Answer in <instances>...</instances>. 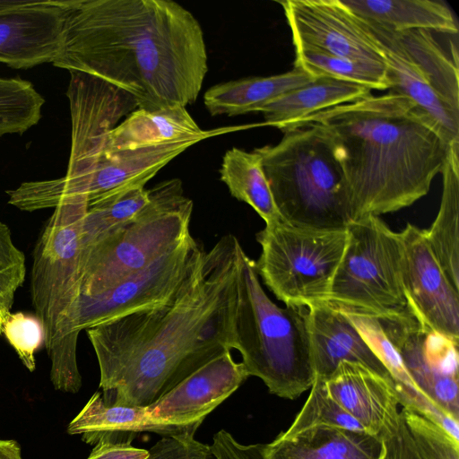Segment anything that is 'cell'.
Returning <instances> with one entry per match:
<instances>
[{"instance_id": "cell-1", "label": "cell", "mask_w": 459, "mask_h": 459, "mask_svg": "<svg viewBox=\"0 0 459 459\" xmlns=\"http://www.w3.org/2000/svg\"><path fill=\"white\" fill-rule=\"evenodd\" d=\"M239 245L223 236L200 251L168 302L86 330L106 404L148 407L231 351Z\"/></svg>"}, {"instance_id": "cell-2", "label": "cell", "mask_w": 459, "mask_h": 459, "mask_svg": "<svg viewBox=\"0 0 459 459\" xmlns=\"http://www.w3.org/2000/svg\"><path fill=\"white\" fill-rule=\"evenodd\" d=\"M53 65L100 78L146 110L194 103L208 71L199 22L170 0H72Z\"/></svg>"}, {"instance_id": "cell-3", "label": "cell", "mask_w": 459, "mask_h": 459, "mask_svg": "<svg viewBox=\"0 0 459 459\" xmlns=\"http://www.w3.org/2000/svg\"><path fill=\"white\" fill-rule=\"evenodd\" d=\"M306 122L320 124L329 135L346 181L351 221L396 212L425 196L449 149L414 103L390 91L320 111L290 127Z\"/></svg>"}, {"instance_id": "cell-4", "label": "cell", "mask_w": 459, "mask_h": 459, "mask_svg": "<svg viewBox=\"0 0 459 459\" xmlns=\"http://www.w3.org/2000/svg\"><path fill=\"white\" fill-rule=\"evenodd\" d=\"M84 195L69 196L55 208L33 252L30 298L45 331L50 380L56 390L76 394L82 386L74 315L81 296Z\"/></svg>"}, {"instance_id": "cell-5", "label": "cell", "mask_w": 459, "mask_h": 459, "mask_svg": "<svg viewBox=\"0 0 459 459\" xmlns=\"http://www.w3.org/2000/svg\"><path fill=\"white\" fill-rule=\"evenodd\" d=\"M308 315L305 306L281 307L269 299L255 261L239 245L230 348L272 394L294 400L315 381Z\"/></svg>"}, {"instance_id": "cell-6", "label": "cell", "mask_w": 459, "mask_h": 459, "mask_svg": "<svg viewBox=\"0 0 459 459\" xmlns=\"http://www.w3.org/2000/svg\"><path fill=\"white\" fill-rule=\"evenodd\" d=\"M255 151L281 219L294 226L342 230L351 222L346 181L326 130L306 122Z\"/></svg>"}, {"instance_id": "cell-7", "label": "cell", "mask_w": 459, "mask_h": 459, "mask_svg": "<svg viewBox=\"0 0 459 459\" xmlns=\"http://www.w3.org/2000/svg\"><path fill=\"white\" fill-rule=\"evenodd\" d=\"M148 191V203L129 223L82 247L81 296L109 290L175 249L191 234L193 201L185 195L181 180L167 179Z\"/></svg>"}, {"instance_id": "cell-8", "label": "cell", "mask_w": 459, "mask_h": 459, "mask_svg": "<svg viewBox=\"0 0 459 459\" xmlns=\"http://www.w3.org/2000/svg\"><path fill=\"white\" fill-rule=\"evenodd\" d=\"M362 22L384 56L389 91L414 103L448 146L459 143L458 55L450 56L431 31L395 32Z\"/></svg>"}, {"instance_id": "cell-9", "label": "cell", "mask_w": 459, "mask_h": 459, "mask_svg": "<svg viewBox=\"0 0 459 459\" xmlns=\"http://www.w3.org/2000/svg\"><path fill=\"white\" fill-rule=\"evenodd\" d=\"M261 255L255 270L275 297L287 305L328 303L344 255L348 231L291 225L281 219L257 233Z\"/></svg>"}, {"instance_id": "cell-10", "label": "cell", "mask_w": 459, "mask_h": 459, "mask_svg": "<svg viewBox=\"0 0 459 459\" xmlns=\"http://www.w3.org/2000/svg\"><path fill=\"white\" fill-rule=\"evenodd\" d=\"M347 231L328 303L377 317L410 313L402 279L400 232L374 215L351 221Z\"/></svg>"}, {"instance_id": "cell-11", "label": "cell", "mask_w": 459, "mask_h": 459, "mask_svg": "<svg viewBox=\"0 0 459 459\" xmlns=\"http://www.w3.org/2000/svg\"><path fill=\"white\" fill-rule=\"evenodd\" d=\"M203 246L190 234L178 247L109 290L81 296L75 309L74 328L80 333L113 319L156 307L178 291Z\"/></svg>"}, {"instance_id": "cell-12", "label": "cell", "mask_w": 459, "mask_h": 459, "mask_svg": "<svg viewBox=\"0 0 459 459\" xmlns=\"http://www.w3.org/2000/svg\"><path fill=\"white\" fill-rule=\"evenodd\" d=\"M377 319L419 390L458 421V340L423 326L411 313Z\"/></svg>"}, {"instance_id": "cell-13", "label": "cell", "mask_w": 459, "mask_h": 459, "mask_svg": "<svg viewBox=\"0 0 459 459\" xmlns=\"http://www.w3.org/2000/svg\"><path fill=\"white\" fill-rule=\"evenodd\" d=\"M284 11L297 50L381 65V49L360 18L342 0H284Z\"/></svg>"}, {"instance_id": "cell-14", "label": "cell", "mask_w": 459, "mask_h": 459, "mask_svg": "<svg viewBox=\"0 0 459 459\" xmlns=\"http://www.w3.org/2000/svg\"><path fill=\"white\" fill-rule=\"evenodd\" d=\"M400 235L408 310L423 326L459 340V290L434 256L424 230L408 223Z\"/></svg>"}, {"instance_id": "cell-15", "label": "cell", "mask_w": 459, "mask_h": 459, "mask_svg": "<svg viewBox=\"0 0 459 459\" xmlns=\"http://www.w3.org/2000/svg\"><path fill=\"white\" fill-rule=\"evenodd\" d=\"M72 0H26L0 13V63L27 69L54 63L63 42Z\"/></svg>"}, {"instance_id": "cell-16", "label": "cell", "mask_w": 459, "mask_h": 459, "mask_svg": "<svg viewBox=\"0 0 459 459\" xmlns=\"http://www.w3.org/2000/svg\"><path fill=\"white\" fill-rule=\"evenodd\" d=\"M249 377L230 351L212 359L145 407L159 421L199 427L204 418L232 394Z\"/></svg>"}, {"instance_id": "cell-17", "label": "cell", "mask_w": 459, "mask_h": 459, "mask_svg": "<svg viewBox=\"0 0 459 459\" xmlns=\"http://www.w3.org/2000/svg\"><path fill=\"white\" fill-rule=\"evenodd\" d=\"M325 386L330 397L368 434L379 437L398 417L393 382L359 363H339Z\"/></svg>"}, {"instance_id": "cell-18", "label": "cell", "mask_w": 459, "mask_h": 459, "mask_svg": "<svg viewBox=\"0 0 459 459\" xmlns=\"http://www.w3.org/2000/svg\"><path fill=\"white\" fill-rule=\"evenodd\" d=\"M309 336L315 377L326 380L342 361L359 363L383 377L392 378L346 313L335 305L308 307Z\"/></svg>"}, {"instance_id": "cell-19", "label": "cell", "mask_w": 459, "mask_h": 459, "mask_svg": "<svg viewBox=\"0 0 459 459\" xmlns=\"http://www.w3.org/2000/svg\"><path fill=\"white\" fill-rule=\"evenodd\" d=\"M198 427L178 426L153 419L145 407L108 405L96 392L70 421L67 432L82 435V440L95 445L100 440L131 443L139 432L163 436L195 433Z\"/></svg>"}, {"instance_id": "cell-20", "label": "cell", "mask_w": 459, "mask_h": 459, "mask_svg": "<svg viewBox=\"0 0 459 459\" xmlns=\"http://www.w3.org/2000/svg\"><path fill=\"white\" fill-rule=\"evenodd\" d=\"M266 459H378L379 437L365 431L320 426L265 444Z\"/></svg>"}, {"instance_id": "cell-21", "label": "cell", "mask_w": 459, "mask_h": 459, "mask_svg": "<svg viewBox=\"0 0 459 459\" xmlns=\"http://www.w3.org/2000/svg\"><path fill=\"white\" fill-rule=\"evenodd\" d=\"M227 129L230 128L202 130L186 107L136 108L109 132L103 152L155 146L196 136L211 137Z\"/></svg>"}, {"instance_id": "cell-22", "label": "cell", "mask_w": 459, "mask_h": 459, "mask_svg": "<svg viewBox=\"0 0 459 459\" xmlns=\"http://www.w3.org/2000/svg\"><path fill=\"white\" fill-rule=\"evenodd\" d=\"M343 311L387 369L397 394L399 404L404 409L424 416L440 426L452 437L458 439L459 421L439 410L419 390L377 317L363 313Z\"/></svg>"}, {"instance_id": "cell-23", "label": "cell", "mask_w": 459, "mask_h": 459, "mask_svg": "<svg viewBox=\"0 0 459 459\" xmlns=\"http://www.w3.org/2000/svg\"><path fill=\"white\" fill-rule=\"evenodd\" d=\"M205 138L208 137L196 136L133 150L102 151L92 176L88 202L133 182L147 183L170 160Z\"/></svg>"}, {"instance_id": "cell-24", "label": "cell", "mask_w": 459, "mask_h": 459, "mask_svg": "<svg viewBox=\"0 0 459 459\" xmlns=\"http://www.w3.org/2000/svg\"><path fill=\"white\" fill-rule=\"evenodd\" d=\"M366 87L331 78H315L263 106L264 125L281 131L320 111L370 95Z\"/></svg>"}, {"instance_id": "cell-25", "label": "cell", "mask_w": 459, "mask_h": 459, "mask_svg": "<svg viewBox=\"0 0 459 459\" xmlns=\"http://www.w3.org/2000/svg\"><path fill=\"white\" fill-rule=\"evenodd\" d=\"M359 18L386 30H413L457 34L458 26L449 7L434 0H342Z\"/></svg>"}, {"instance_id": "cell-26", "label": "cell", "mask_w": 459, "mask_h": 459, "mask_svg": "<svg viewBox=\"0 0 459 459\" xmlns=\"http://www.w3.org/2000/svg\"><path fill=\"white\" fill-rule=\"evenodd\" d=\"M314 79L294 67L280 74L230 81L208 89L204 95V104L212 116L231 117L259 111L273 100Z\"/></svg>"}, {"instance_id": "cell-27", "label": "cell", "mask_w": 459, "mask_h": 459, "mask_svg": "<svg viewBox=\"0 0 459 459\" xmlns=\"http://www.w3.org/2000/svg\"><path fill=\"white\" fill-rule=\"evenodd\" d=\"M442 195L427 242L445 274L459 290V143L449 146L442 170Z\"/></svg>"}, {"instance_id": "cell-28", "label": "cell", "mask_w": 459, "mask_h": 459, "mask_svg": "<svg viewBox=\"0 0 459 459\" xmlns=\"http://www.w3.org/2000/svg\"><path fill=\"white\" fill-rule=\"evenodd\" d=\"M220 175L230 195L250 205L265 224L281 220L264 172L262 158L255 150L246 152L237 147L228 150L222 158Z\"/></svg>"}, {"instance_id": "cell-29", "label": "cell", "mask_w": 459, "mask_h": 459, "mask_svg": "<svg viewBox=\"0 0 459 459\" xmlns=\"http://www.w3.org/2000/svg\"><path fill=\"white\" fill-rule=\"evenodd\" d=\"M145 184L144 181L133 182L89 201L82 247L107 238L129 223L149 201Z\"/></svg>"}, {"instance_id": "cell-30", "label": "cell", "mask_w": 459, "mask_h": 459, "mask_svg": "<svg viewBox=\"0 0 459 459\" xmlns=\"http://www.w3.org/2000/svg\"><path fill=\"white\" fill-rule=\"evenodd\" d=\"M294 67L313 78H331L368 90H389L386 68L381 65L340 57L315 50H297Z\"/></svg>"}, {"instance_id": "cell-31", "label": "cell", "mask_w": 459, "mask_h": 459, "mask_svg": "<svg viewBox=\"0 0 459 459\" xmlns=\"http://www.w3.org/2000/svg\"><path fill=\"white\" fill-rule=\"evenodd\" d=\"M44 103L30 82L0 77V136L22 134L37 125Z\"/></svg>"}, {"instance_id": "cell-32", "label": "cell", "mask_w": 459, "mask_h": 459, "mask_svg": "<svg viewBox=\"0 0 459 459\" xmlns=\"http://www.w3.org/2000/svg\"><path fill=\"white\" fill-rule=\"evenodd\" d=\"M320 426L365 431L353 417L330 397L325 386V380L315 377L306 403L288 430L281 432L280 436L289 437L306 429Z\"/></svg>"}, {"instance_id": "cell-33", "label": "cell", "mask_w": 459, "mask_h": 459, "mask_svg": "<svg viewBox=\"0 0 459 459\" xmlns=\"http://www.w3.org/2000/svg\"><path fill=\"white\" fill-rule=\"evenodd\" d=\"M25 276L24 254L14 244L9 227L0 221V334Z\"/></svg>"}, {"instance_id": "cell-34", "label": "cell", "mask_w": 459, "mask_h": 459, "mask_svg": "<svg viewBox=\"0 0 459 459\" xmlns=\"http://www.w3.org/2000/svg\"><path fill=\"white\" fill-rule=\"evenodd\" d=\"M2 333L30 370L36 368L35 353L44 344V327L37 316L22 312L10 314L3 323Z\"/></svg>"}, {"instance_id": "cell-35", "label": "cell", "mask_w": 459, "mask_h": 459, "mask_svg": "<svg viewBox=\"0 0 459 459\" xmlns=\"http://www.w3.org/2000/svg\"><path fill=\"white\" fill-rule=\"evenodd\" d=\"M194 433L163 436L146 459H217L211 446L194 438Z\"/></svg>"}, {"instance_id": "cell-36", "label": "cell", "mask_w": 459, "mask_h": 459, "mask_svg": "<svg viewBox=\"0 0 459 459\" xmlns=\"http://www.w3.org/2000/svg\"><path fill=\"white\" fill-rule=\"evenodd\" d=\"M211 448L217 459H266L265 444L242 445L224 429L214 434Z\"/></svg>"}, {"instance_id": "cell-37", "label": "cell", "mask_w": 459, "mask_h": 459, "mask_svg": "<svg viewBox=\"0 0 459 459\" xmlns=\"http://www.w3.org/2000/svg\"><path fill=\"white\" fill-rule=\"evenodd\" d=\"M148 450L137 448L131 443L100 440L87 459H146Z\"/></svg>"}, {"instance_id": "cell-38", "label": "cell", "mask_w": 459, "mask_h": 459, "mask_svg": "<svg viewBox=\"0 0 459 459\" xmlns=\"http://www.w3.org/2000/svg\"><path fill=\"white\" fill-rule=\"evenodd\" d=\"M0 459H23L19 443L13 439H0Z\"/></svg>"}, {"instance_id": "cell-39", "label": "cell", "mask_w": 459, "mask_h": 459, "mask_svg": "<svg viewBox=\"0 0 459 459\" xmlns=\"http://www.w3.org/2000/svg\"><path fill=\"white\" fill-rule=\"evenodd\" d=\"M26 0H0V13L20 6L25 3Z\"/></svg>"}]
</instances>
